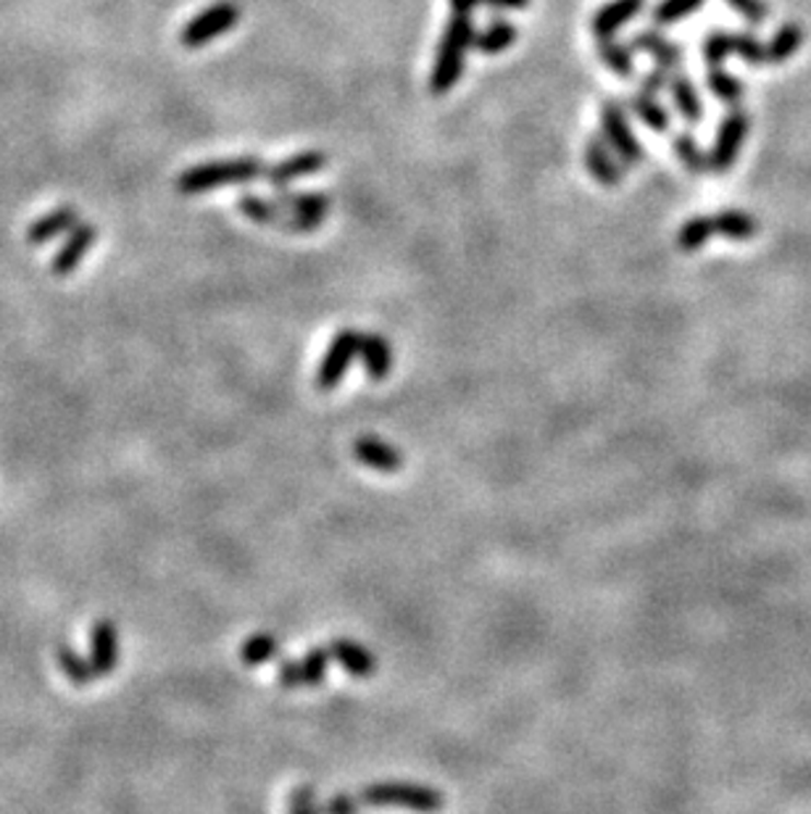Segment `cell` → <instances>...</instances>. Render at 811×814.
Listing matches in <instances>:
<instances>
[{
	"mask_svg": "<svg viewBox=\"0 0 811 814\" xmlns=\"http://www.w3.org/2000/svg\"><path fill=\"white\" fill-rule=\"evenodd\" d=\"M475 24L472 16L453 14L448 19L443 37H440L438 56H435V67L430 74V93L432 95H445L459 85L464 72V56L466 50L475 45Z\"/></svg>",
	"mask_w": 811,
	"mask_h": 814,
	"instance_id": "6da1fadb",
	"label": "cell"
},
{
	"mask_svg": "<svg viewBox=\"0 0 811 814\" xmlns=\"http://www.w3.org/2000/svg\"><path fill=\"white\" fill-rule=\"evenodd\" d=\"M264 174H266L264 161L253 156L206 161V164H198L193 166V170L179 174L177 190L183 193V196H200V193L219 190V187L248 185L253 179L264 177Z\"/></svg>",
	"mask_w": 811,
	"mask_h": 814,
	"instance_id": "7a4b0ae2",
	"label": "cell"
},
{
	"mask_svg": "<svg viewBox=\"0 0 811 814\" xmlns=\"http://www.w3.org/2000/svg\"><path fill=\"white\" fill-rule=\"evenodd\" d=\"M361 801L372 806H406L412 812H421V814H432L443 810V796L432 788L425 786H412V783H380V786H369L364 793H361Z\"/></svg>",
	"mask_w": 811,
	"mask_h": 814,
	"instance_id": "3957f363",
	"label": "cell"
},
{
	"mask_svg": "<svg viewBox=\"0 0 811 814\" xmlns=\"http://www.w3.org/2000/svg\"><path fill=\"white\" fill-rule=\"evenodd\" d=\"M601 129L603 140L616 153V159L625 166H638L646 159L644 146L635 138L633 127L627 121V112L619 101H603L601 103Z\"/></svg>",
	"mask_w": 811,
	"mask_h": 814,
	"instance_id": "277c9868",
	"label": "cell"
},
{
	"mask_svg": "<svg viewBox=\"0 0 811 814\" xmlns=\"http://www.w3.org/2000/svg\"><path fill=\"white\" fill-rule=\"evenodd\" d=\"M751 129V114L745 108H732V112L719 121L717 135H714V146L709 151V170L717 174H725L732 170L738 156H741V148L749 138Z\"/></svg>",
	"mask_w": 811,
	"mask_h": 814,
	"instance_id": "5b68a950",
	"label": "cell"
},
{
	"mask_svg": "<svg viewBox=\"0 0 811 814\" xmlns=\"http://www.w3.org/2000/svg\"><path fill=\"white\" fill-rule=\"evenodd\" d=\"M237 22H240V9L222 0V3H213L206 11H200L198 16H193L190 22L185 24L183 37H179V40H183L185 48H190V50L204 48V45H209L217 40V37H222L224 32H230Z\"/></svg>",
	"mask_w": 811,
	"mask_h": 814,
	"instance_id": "8992f818",
	"label": "cell"
},
{
	"mask_svg": "<svg viewBox=\"0 0 811 814\" xmlns=\"http://www.w3.org/2000/svg\"><path fill=\"white\" fill-rule=\"evenodd\" d=\"M359 335L356 329H340L324 353L320 370H316V387L320 391H333V387L346 377L350 361L359 357Z\"/></svg>",
	"mask_w": 811,
	"mask_h": 814,
	"instance_id": "52a82bcc",
	"label": "cell"
},
{
	"mask_svg": "<svg viewBox=\"0 0 811 814\" xmlns=\"http://www.w3.org/2000/svg\"><path fill=\"white\" fill-rule=\"evenodd\" d=\"M237 211L251 222L264 224V228H275V230H285L293 232V235H306L309 228L301 222V219L285 211L277 200L262 198V196H240L237 198Z\"/></svg>",
	"mask_w": 811,
	"mask_h": 814,
	"instance_id": "ba28073f",
	"label": "cell"
},
{
	"mask_svg": "<svg viewBox=\"0 0 811 814\" xmlns=\"http://www.w3.org/2000/svg\"><path fill=\"white\" fill-rule=\"evenodd\" d=\"M327 166V153L322 151H301L293 153V156L277 161L266 170L264 177L269 179L275 190H288V185H293L296 179L309 177V174L322 172Z\"/></svg>",
	"mask_w": 811,
	"mask_h": 814,
	"instance_id": "9c48e42d",
	"label": "cell"
},
{
	"mask_svg": "<svg viewBox=\"0 0 811 814\" xmlns=\"http://www.w3.org/2000/svg\"><path fill=\"white\" fill-rule=\"evenodd\" d=\"M275 200L282 206L285 211H290V214L301 219V222L309 228V232H316L322 228V222L329 214V206H333V198H329L327 193L277 190Z\"/></svg>",
	"mask_w": 811,
	"mask_h": 814,
	"instance_id": "30bf717a",
	"label": "cell"
},
{
	"mask_svg": "<svg viewBox=\"0 0 811 814\" xmlns=\"http://www.w3.org/2000/svg\"><path fill=\"white\" fill-rule=\"evenodd\" d=\"M329 649H314L309 651L301 662H285L280 672H277V681L282 688H298V686H316L327 677V664H329Z\"/></svg>",
	"mask_w": 811,
	"mask_h": 814,
	"instance_id": "8fae6325",
	"label": "cell"
},
{
	"mask_svg": "<svg viewBox=\"0 0 811 814\" xmlns=\"http://www.w3.org/2000/svg\"><path fill=\"white\" fill-rule=\"evenodd\" d=\"M586 170L603 187H619L622 179H625V164L616 159V153L609 148L606 140L595 138V135L588 138L586 146Z\"/></svg>",
	"mask_w": 811,
	"mask_h": 814,
	"instance_id": "7c38bea8",
	"label": "cell"
},
{
	"mask_svg": "<svg viewBox=\"0 0 811 814\" xmlns=\"http://www.w3.org/2000/svg\"><path fill=\"white\" fill-rule=\"evenodd\" d=\"M646 0H612V3L601 5L590 19V32L595 40H609L622 27H627L635 16H640Z\"/></svg>",
	"mask_w": 811,
	"mask_h": 814,
	"instance_id": "4fadbf2b",
	"label": "cell"
},
{
	"mask_svg": "<svg viewBox=\"0 0 811 814\" xmlns=\"http://www.w3.org/2000/svg\"><path fill=\"white\" fill-rule=\"evenodd\" d=\"M629 48L644 50V54L653 58L657 69H664V72H670V74L674 72V69L683 67V61H685L683 45L672 43L670 37H664L657 30H646V32H640V35H635Z\"/></svg>",
	"mask_w": 811,
	"mask_h": 814,
	"instance_id": "5bb4252c",
	"label": "cell"
},
{
	"mask_svg": "<svg viewBox=\"0 0 811 814\" xmlns=\"http://www.w3.org/2000/svg\"><path fill=\"white\" fill-rule=\"evenodd\" d=\"M90 643H93L90 664H93L95 675L103 677V675H108V672H114L116 662H119V636H116V625L108 623V619L95 623Z\"/></svg>",
	"mask_w": 811,
	"mask_h": 814,
	"instance_id": "9a60e30c",
	"label": "cell"
},
{
	"mask_svg": "<svg viewBox=\"0 0 811 814\" xmlns=\"http://www.w3.org/2000/svg\"><path fill=\"white\" fill-rule=\"evenodd\" d=\"M95 237H99V230L93 224H77L74 230L69 232V241L58 251V256L54 258V275L67 277L71 271L77 269V264L82 261V256L93 248Z\"/></svg>",
	"mask_w": 811,
	"mask_h": 814,
	"instance_id": "2e32d148",
	"label": "cell"
},
{
	"mask_svg": "<svg viewBox=\"0 0 811 814\" xmlns=\"http://www.w3.org/2000/svg\"><path fill=\"white\" fill-rule=\"evenodd\" d=\"M359 357L364 361L369 377L372 380H385L387 372L393 367V348L382 335L364 333L359 335Z\"/></svg>",
	"mask_w": 811,
	"mask_h": 814,
	"instance_id": "e0dca14e",
	"label": "cell"
},
{
	"mask_svg": "<svg viewBox=\"0 0 811 814\" xmlns=\"http://www.w3.org/2000/svg\"><path fill=\"white\" fill-rule=\"evenodd\" d=\"M354 454L361 464H367V467L380 469V472L398 469L401 462H404V458H401V451L395 449V445L380 441V438H374V435L359 438L354 445Z\"/></svg>",
	"mask_w": 811,
	"mask_h": 814,
	"instance_id": "ac0fdd59",
	"label": "cell"
},
{
	"mask_svg": "<svg viewBox=\"0 0 811 814\" xmlns=\"http://www.w3.org/2000/svg\"><path fill=\"white\" fill-rule=\"evenodd\" d=\"M80 224V217H77V211L71 209V206H61V209L50 211V214H45L37 219L35 224H32L30 232H27V241L32 245H40V243H48L54 241L56 235H61V232H71Z\"/></svg>",
	"mask_w": 811,
	"mask_h": 814,
	"instance_id": "d6986e66",
	"label": "cell"
},
{
	"mask_svg": "<svg viewBox=\"0 0 811 814\" xmlns=\"http://www.w3.org/2000/svg\"><path fill=\"white\" fill-rule=\"evenodd\" d=\"M670 95L674 108H677L680 116L687 121V125H698L704 119V103H700V95L696 85L691 82L687 74H672L670 80Z\"/></svg>",
	"mask_w": 811,
	"mask_h": 814,
	"instance_id": "ffe728a7",
	"label": "cell"
},
{
	"mask_svg": "<svg viewBox=\"0 0 811 814\" xmlns=\"http://www.w3.org/2000/svg\"><path fill=\"white\" fill-rule=\"evenodd\" d=\"M329 654L356 677H369L378 670V659H374L372 651L356 641H335L329 646Z\"/></svg>",
	"mask_w": 811,
	"mask_h": 814,
	"instance_id": "44dd1931",
	"label": "cell"
},
{
	"mask_svg": "<svg viewBox=\"0 0 811 814\" xmlns=\"http://www.w3.org/2000/svg\"><path fill=\"white\" fill-rule=\"evenodd\" d=\"M629 112L638 116V119L644 121L648 129H653V132H659V135L670 132L672 116L659 103V95H648V93H640V90H638V93L629 98Z\"/></svg>",
	"mask_w": 811,
	"mask_h": 814,
	"instance_id": "7402d4cb",
	"label": "cell"
},
{
	"mask_svg": "<svg viewBox=\"0 0 811 814\" xmlns=\"http://www.w3.org/2000/svg\"><path fill=\"white\" fill-rule=\"evenodd\" d=\"M711 219H714V232L728 237V241H751V237H756V232H758V222L749 214V211L725 209Z\"/></svg>",
	"mask_w": 811,
	"mask_h": 814,
	"instance_id": "603a6c76",
	"label": "cell"
},
{
	"mask_svg": "<svg viewBox=\"0 0 811 814\" xmlns=\"http://www.w3.org/2000/svg\"><path fill=\"white\" fill-rule=\"evenodd\" d=\"M706 88H709V93L719 103H725V106H732V108H738V103L745 98L743 82L738 80L735 74L725 72L722 67H709V72H706Z\"/></svg>",
	"mask_w": 811,
	"mask_h": 814,
	"instance_id": "cb8c5ba5",
	"label": "cell"
},
{
	"mask_svg": "<svg viewBox=\"0 0 811 814\" xmlns=\"http://www.w3.org/2000/svg\"><path fill=\"white\" fill-rule=\"evenodd\" d=\"M803 45V30L798 24L788 22L783 24L767 43V67L769 63H785L798 54V48Z\"/></svg>",
	"mask_w": 811,
	"mask_h": 814,
	"instance_id": "d4e9b609",
	"label": "cell"
},
{
	"mask_svg": "<svg viewBox=\"0 0 811 814\" xmlns=\"http://www.w3.org/2000/svg\"><path fill=\"white\" fill-rule=\"evenodd\" d=\"M517 27L514 24L509 22H493L490 27H485L483 32H477L475 35V48L479 50V54L485 56H496V54H503V50H509L511 45L517 43Z\"/></svg>",
	"mask_w": 811,
	"mask_h": 814,
	"instance_id": "484cf974",
	"label": "cell"
},
{
	"mask_svg": "<svg viewBox=\"0 0 811 814\" xmlns=\"http://www.w3.org/2000/svg\"><path fill=\"white\" fill-rule=\"evenodd\" d=\"M711 235H717V232H714V219L693 217L687 219L677 232V248L683 251V254H696V251H700L711 241Z\"/></svg>",
	"mask_w": 811,
	"mask_h": 814,
	"instance_id": "4316f807",
	"label": "cell"
},
{
	"mask_svg": "<svg viewBox=\"0 0 811 814\" xmlns=\"http://www.w3.org/2000/svg\"><path fill=\"white\" fill-rule=\"evenodd\" d=\"M599 58L603 67H609L616 77H633L635 61H633V48L625 43H619L616 37L609 40H599Z\"/></svg>",
	"mask_w": 811,
	"mask_h": 814,
	"instance_id": "83f0119b",
	"label": "cell"
},
{
	"mask_svg": "<svg viewBox=\"0 0 811 814\" xmlns=\"http://www.w3.org/2000/svg\"><path fill=\"white\" fill-rule=\"evenodd\" d=\"M672 151L674 156L680 159V164L685 166L691 174H700L709 170V153H704V148L691 132H680L677 138L672 140Z\"/></svg>",
	"mask_w": 811,
	"mask_h": 814,
	"instance_id": "f1b7e54d",
	"label": "cell"
},
{
	"mask_svg": "<svg viewBox=\"0 0 811 814\" xmlns=\"http://www.w3.org/2000/svg\"><path fill=\"white\" fill-rule=\"evenodd\" d=\"M704 3L706 0H661V3H657V9H653L651 19L659 30L672 27V24H680L683 19L696 14Z\"/></svg>",
	"mask_w": 811,
	"mask_h": 814,
	"instance_id": "f546056e",
	"label": "cell"
},
{
	"mask_svg": "<svg viewBox=\"0 0 811 814\" xmlns=\"http://www.w3.org/2000/svg\"><path fill=\"white\" fill-rule=\"evenodd\" d=\"M58 667H61L63 675L69 677L74 686H88V683L99 681V675H95L93 664H90V659H82L77 656L74 651L67 649V646H58Z\"/></svg>",
	"mask_w": 811,
	"mask_h": 814,
	"instance_id": "4dcf8cb0",
	"label": "cell"
},
{
	"mask_svg": "<svg viewBox=\"0 0 811 814\" xmlns=\"http://www.w3.org/2000/svg\"><path fill=\"white\" fill-rule=\"evenodd\" d=\"M732 54L749 67H767V43L751 32H732Z\"/></svg>",
	"mask_w": 811,
	"mask_h": 814,
	"instance_id": "1f68e13d",
	"label": "cell"
},
{
	"mask_svg": "<svg viewBox=\"0 0 811 814\" xmlns=\"http://www.w3.org/2000/svg\"><path fill=\"white\" fill-rule=\"evenodd\" d=\"M280 651V641H277L275 636H269V632H258V636H253L245 641L243 651H240V656H243L245 664H251V667H256V664H264L269 662L271 656Z\"/></svg>",
	"mask_w": 811,
	"mask_h": 814,
	"instance_id": "d6a6232c",
	"label": "cell"
},
{
	"mask_svg": "<svg viewBox=\"0 0 811 814\" xmlns=\"http://www.w3.org/2000/svg\"><path fill=\"white\" fill-rule=\"evenodd\" d=\"M728 56H732V32H711L704 40V61L709 67H722Z\"/></svg>",
	"mask_w": 811,
	"mask_h": 814,
	"instance_id": "836d02e7",
	"label": "cell"
},
{
	"mask_svg": "<svg viewBox=\"0 0 811 814\" xmlns=\"http://www.w3.org/2000/svg\"><path fill=\"white\" fill-rule=\"evenodd\" d=\"M728 3L751 24V27H758V24H764L769 19V5L764 3V0H728Z\"/></svg>",
	"mask_w": 811,
	"mask_h": 814,
	"instance_id": "e575fe53",
	"label": "cell"
},
{
	"mask_svg": "<svg viewBox=\"0 0 811 814\" xmlns=\"http://www.w3.org/2000/svg\"><path fill=\"white\" fill-rule=\"evenodd\" d=\"M670 80H672L670 72H664V69H653V72L640 77V93L661 95L664 90H670Z\"/></svg>",
	"mask_w": 811,
	"mask_h": 814,
	"instance_id": "d590c367",
	"label": "cell"
},
{
	"mask_svg": "<svg viewBox=\"0 0 811 814\" xmlns=\"http://www.w3.org/2000/svg\"><path fill=\"white\" fill-rule=\"evenodd\" d=\"M290 814H322L320 810H316L314 788H309V786L298 788V791L293 793V799H290Z\"/></svg>",
	"mask_w": 811,
	"mask_h": 814,
	"instance_id": "8d00e7d4",
	"label": "cell"
},
{
	"mask_svg": "<svg viewBox=\"0 0 811 814\" xmlns=\"http://www.w3.org/2000/svg\"><path fill=\"white\" fill-rule=\"evenodd\" d=\"M322 814H356V801L346 796V793H337L335 799H329L327 804H324Z\"/></svg>",
	"mask_w": 811,
	"mask_h": 814,
	"instance_id": "74e56055",
	"label": "cell"
},
{
	"mask_svg": "<svg viewBox=\"0 0 811 814\" xmlns=\"http://www.w3.org/2000/svg\"><path fill=\"white\" fill-rule=\"evenodd\" d=\"M479 3H483V0H448V5H451L453 14H462V16L475 14V9Z\"/></svg>",
	"mask_w": 811,
	"mask_h": 814,
	"instance_id": "f35d334b",
	"label": "cell"
},
{
	"mask_svg": "<svg viewBox=\"0 0 811 814\" xmlns=\"http://www.w3.org/2000/svg\"><path fill=\"white\" fill-rule=\"evenodd\" d=\"M483 3L493 5V9H511V11H519V9H528L530 0H483Z\"/></svg>",
	"mask_w": 811,
	"mask_h": 814,
	"instance_id": "ab89813d",
	"label": "cell"
}]
</instances>
